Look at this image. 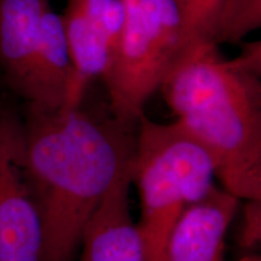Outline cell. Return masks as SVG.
I'll return each mask as SVG.
<instances>
[{
    "instance_id": "cell-1",
    "label": "cell",
    "mask_w": 261,
    "mask_h": 261,
    "mask_svg": "<svg viewBox=\"0 0 261 261\" xmlns=\"http://www.w3.org/2000/svg\"><path fill=\"white\" fill-rule=\"evenodd\" d=\"M25 160L42 227L41 261H74L87 221L133 168L137 125L107 110L74 108L23 116Z\"/></svg>"
},
{
    "instance_id": "cell-2",
    "label": "cell",
    "mask_w": 261,
    "mask_h": 261,
    "mask_svg": "<svg viewBox=\"0 0 261 261\" xmlns=\"http://www.w3.org/2000/svg\"><path fill=\"white\" fill-rule=\"evenodd\" d=\"M261 48L248 44L233 60L218 46L185 54L161 90L175 121L203 146L223 189L261 200Z\"/></svg>"
},
{
    "instance_id": "cell-3",
    "label": "cell",
    "mask_w": 261,
    "mask_h": 261,
    "mask_svg": "<svg viewBox=\"0 0 261 261\" xmlns=\"http://www.w3.org/2000/svg\"><path fill=\"white\" fill-rule=\"evenodd\" d=\"M214 177L210 154L177 121L159 123L140 115L132 181L139 192L137 226L144 261H165L166 244L175 224L211 191Z\"/></svg>"
},
{
    "instance_id": "cell-4",
    "label": "cell",
    "mask_w": 261,
    "mask_h": 261,
    "mask_svg": "<svg viewBox=\"0 0 261 261\" xmlns=\"http://www.w3.org/2000/svg\"><path fill=\"white\" fill-rule=\"evenodd\" d=\"M123 18L102 79L108 108L120 121L137 125L149 98L187 54L174 0H120Z\"/></svg>"
},
{
    "instance_id": "cell-5",
    "label": "cell",
    "mask_w": 261,
    "mask_h": 261,
    "mask_svg": "<svg viewBox=\"0 0 261 261\" xmlns=\"http://www.w3.org/2000/svg\"><path fill=\"white\" fill-rule=\"evenodd\" d=\"M41 257V219L25 160L23 117L0 102V261Z\"/></svg>"
},
{
    "instance_id": "cell-6",
    "label": "cell",
    "mask_w": 261,
    "mask_h": 261,
    "mask_svg": "<svg viewBox=\"0 0 261 261\" xmlns=\"http://www.w3.org/2000/svg\"><path fill=\"white\" fill-rule=\"evenodd\" d=\"M123 18L120 0H67L61 15L71 62L65 108L84 102L91 81L102 77L112 60Z\"/></svg>"
},
{
    "instance_id": "cell-7",
    "label": "cell",
    "mask_w": 261,
    "mask_h": 261,
    "mask_svg": "<svg viewBox=\"0 0 261 261\" xmlns=\"http://www.w3.org/2000/svg\"><path fill=\"white\" fill-rule=\"evenodd\" d=\"M48 8V0H0V71L27 106L35 96Z\"/></svg>"
},
{
    "instance_id": "cell-8",
    "label": "cell",
    "mask_w": 261,
    "mask_h": 261,
    "mask_svg": "<svg viewBox=\"0 0 261 261\" xmlns=\"http://www.w3.org/2000/svg\"><path fill=\"white\" fill-rule=\"evenodd\" d=\"M240 198L213 187L182 214L169 234L165 261H225V237Z\"/></svg>"
},
{
    "instance_id": "cell-9",
    "label": "cell",
    "mask_w": 261,
    "mask_h": 261,
    "mask_svg": "<svg viewBox=\"0 0 261 261\" xmlns=\"http://www.w3.org/2000/svg\"><path fill=\"white\" fill-rule=\"evenodd\" d=\"M133 168L120 175L87 221L77 261H144L139 228L130 217Z\"/></svg>"
},
{
    "instance_id": "cell-10",
    "label": "cell",
    "mask_w": 261,
    "mask_h": 261,
    "mask_svg": "<svg viewBox=\"0 0 261 261\" xmlns=\"http://www.w3.org/2000/svg\"><path fill=\"white\" fill-rule=\"evenodd\" d=\"M187 54L202 45H215L218 25L226 0H174Z\"/></svg>"
},
{
    "instance_id": "cell-11",
    "label": "cell",
    "mask_w": 261,
    "mask_h": 261,
    "mask_svg": "<svg viewBox=\"0 0 261 261\" xmlns=\"http://www.w3.org/2000/svg\"><path fill=\"white\" fill-rule=\"evenodd\" d=\"M261 25V0H226L218 25L217 42H237Z\"/></svg>"
},
{
    "instance_id": "cell-12",
    "label": "cell",
    "mask_w": 261,
    "mask_h": 261,
    "mask_svg": "<svg viewBox=\"0 0 261 261\" xmlns=\"http://www.w3.org/2000/svg\"><path fill=\"white\" fill-rule=\"evenodd\" d=\"M238 230V246L246 250L255 249L261 240V200H247Z\"/></svg>"
}]
</instances>
